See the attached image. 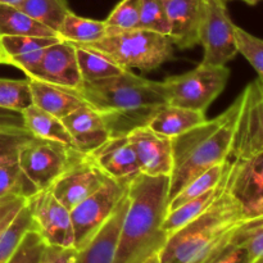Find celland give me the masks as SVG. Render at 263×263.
I'll return each mask as SVG.
<instances>
[{
	"label": "cell",
	"mask_w": 263,
	"mask_h": 263,
	"mask_svg": "<svg viewBox=\"0 0 263 263\" xmlns=\"http://www.w3.org/2000/svg\"><path fill=\"white\" fill-rule=\"evenodd\" d=\"M73 45L97 51L126 71L156 69L174 53V44L168 36L141 28L109 33L95 43Z\"/></svg>",
	"instance_id": "5"
},
{
	"label": "cell",
	"mask_w": 263,
	"mask_h": 263,
	"mask_svg": "<svg viewBox=\"0 0 263 263\" xmlns=\"http://www.w3.org/2000/svg\"><path fill=\"white\" fill-rule=\"evenodd\" d=\"M59 39L58 36H2V62L17 67L25 73L40 61L44 50Z\"/></svg>",
	"instance_id": "19"
},
{
	"label": "cell",
	"mask_w": 263,
	"mask_h": 263,
	"mask_svg": "<svg viewBox=\"0 0 263 263\" xmlns=\"http://www.w3.org/2000/svg\"><path fill=\"white\" fill-rule=\"evenodd\" d=\"M2 36H58V33L36 22L14 5L0 3V37Z\"/></svg>",
	"instance_id": "24"
},
{
	"label": "cell",
	"mask_w": 263,
	"mask_h": 263,
	"mask_svg": "<svg viewBox=\"0 0 263 263\" xmlns=\"http://www.w3.org/2000/svg\"><path fill=\"white\" fill-rule=\"evenodd\" d=\"M140 172L148 176H170L172 171V139L154 133L148 126L128 134Z\"/></svg>",
	"instance_id": "14"
},
{
	"label": "cell",
	"mask_w": 263,
	"mask_h": 263,
	"mask_svg": "<svg viewBox=\"0 0 263 263\" xmlns=\"http://www.w3.org/2000/svg\"><path fill=\"white\" fill-rule=\"evenodd\" d=\"M168 187L170 176L140 174L130 182L128 207L113 263H144L161 253L168 239L163 230Z\"/></svg>",
	"instance_id": "2"
},
{
	"label": "cell",
	"mask_w": 263,
	"mask_h": 263,
	"mask_svg": "<svg viewBox=\"0 0 263 263\" xmlns=\"http://www.w3.org/2000/svg\"><path fill=\"white\" fill-rule=\"evenodd\" d=\"M26 203L27 199L17 195H7L0 199V238Z\"/></svg>",
	"instance_id": "39"
},
{
	"label": "cell",
	"mask_w": 263,
	"mask_h": 263,
	"mask_svg": "<svg viewBox=\"0 0 263 263\" xmlns=\"http://www.w3.org/2000/svg\"><path fill=\"white\" fill-rule=\"evenodd\" d=\"M45 247L46 243L40 234L35 229H31L23 236L8 263H40Z\"/></svg>",
	"instance_id": "36"
},
{
	"label": "cell",
	"mask_w": 263,
	"mask_h": 263,
	"mask_svg": "<svg viewBox=\"0 0 263 263\" xmlns=\"http://www.w3.org/2000/svg\"><path fill=\"white\" fill-rule=\"evenodd\" d=\"M220 190L221 181L216 189L210 190V192L204 193V194H202L200 197L194 198V199L179 205V207L175 208V210L168 211L163 222V230L166 231L167 235L170 236L171 234H174L175 231L181 229L182 226L187 225V223L192 222L194 218H197L198 216L202 215V213L212 204V202L216 199V197L218 195Z\"/></svg>",
	"instance_id": "27"
},
{
	"label": "cell",
	"mask_w": 263,
	"mask_h": 263,
	"mask_svg": "<svg viewBox=\"0 0 263 263\" xmlns=\"http://www.w3.org/2000/svg\"><path fill=\"white\" fill-rule=\"evenodd\" d=\"M238 50L258 73V80L263 84V39L254 36L244 28L235 26Z\"/></svg>",
	"instance_id": "35"
},
{
	"label": "cell",
	"mask_w": 263,
	"mask_h": 263,
	"mask_svg": "<svg viewBox=\"0 0 263 263\" xmlns=\"http://www.w3.org/2000/svg\"><path fill=\"white\" fill-rule=\"evenodd\" d=\"M31 229H33V221L30 208L26 203L25 207L18 212L0 238V263H8L20 246L23 236Z\"/></svg>",
	"instance_id": "31"
},
{
	"label": "cell",
	"mask_w": 263,
	"mask_h": 263,
	"mask_svg": "<svg viewBox=\"0 0 263 263\" xmlns=\"http://www.w3.org/2000/svg\"><path fill=\"white\" fill-rule=\"evenodd\" d=\"M37 192L39 189L26 176L18 161L0 164V199L7 195L30 199Z\"/></svg>",
	"instance_id": "29"
},
{
	"label": "cell",
	"mask_w": 263,
	"mask_h": 263,
	"mask_svg": "<svg viewBox=\"0 0 263 263\" xmlns=\"http://www.w3.org/2000/svg\"><path fill=\"white\" fill-rule=\"evenodd\" d=\"M235 240L243 244L248 252L249 259L259 258L263 256V218L251 220L236 233Z\"/></svg>",
	"instance_id": "37"
},
{
	"label": "cell",
	"mask_w": 263,
	"mask_h": 263,
	"mask_svg": "<svg viewBox=\"0 0 263 263\" xmlns=\"http://www.w3.org/2000/svg\"><path fill=\"white\" fill-rule=\"evenodd\" d=\"M144 263H161V262H159V257L158 256H154V257H152V258H149L148 261H145Z\"/></svg>",
	"instance_id": "45"
},
{
	"label": "cell",
	"mask_w": 263,
	"mask_h": 263,
	"mask_svg": "<svg viewBox=\"0 0 263 263\" xmlns=\"http://www.w3.org/2000/svg\"><path fill=\"white\" fill-rule=\"evenodd\" d=\"M241 94L243 104L235 135L251 145L263 146V84L256 80Z\"/></svg>",
	"instance_id": "20"
},
{
	"label": "cell",
	"mask_w": 263,
	"mask_h": 263,
	"mask_svg": "<svg viewBox=\"0 0 263 263\" xmlns=\"http://www.w3.org/2000/svg\"><path fill=\"white\" fill-rule=\"evenodd\" d=\"M31 104L30 80L0 79V108L22 112Z\"/></svg>",
	"instance_id": "33"
},
{
	"label": "cell",
	"mask_w": 263,
	"mask_h": 263,
	"mask_svg": "<svg viewBox=\"0 0 263 263\" xmlns=\"http://www.w3.org/2000/svg\"><path fill=\"white\" fill-rule=\"evenodd\" d=\"M63 122L71 135L74 149L84 154L94 152L110 138L103 117L90 105L74 110L63 118Z\"/></svg>",
	"instance_id": "18"
},
{
	"label": "cell",
	"mask_w": 263,
	"mask_h": 263,
	"mask_svg": "<svg viewBox=\"0 0 263 263\" xmlns=\"http://www.w3.org/2000/svg\"><path fill=\"white\" fill-rule=\"evenodd\" d=\"M22 116L26 130L32 136L44 139V140L57 141V143L74 148L73 141L63 120L40 109L33 104L23 109Z\"/></svg>",
	"instance_id": "23"
},
{
	"label": "cell",
	"mask_w": 263,
	"mask_h": 263,
	"mask_svg": "<svg viewBox=\"0 0 263 263\" xmlns=\"http://www.w3.org/2000/svg\"><path fill=\"white\" fill-rule=\"evenodd\" d=\"M243 104V94L221 115L172 139L168 202L194 177L223 163L230 153Z\"/></svg>",
	"instance_id": "4"
},
{
	"label": "cell",
	"mask_w": 263,
	"mask_h": 263,
	"mask_svg": "<svg viewBox=\"0 0 263 263\" xmlns=\"http://www.w3.org/2000/svg\"><path fill=\"white\" fill-rule=\"evenodd\" d=\"M77 249L72 248H62V247L48 246L41 256L40 263H74Z\"/></svg>",
	"instance_id": "41"
},
{
	"label": "cell",
	"mask_w": 263,
	"mask_h": 263,
	"mask_svg": "<svg viewBox=\"0 0 263 263\" xmlns=\"http://www.w3.org/2000/svg\"><path fill=\"white\" fill-rule=\"evenodd\" d=\"M15 130H26L22 112L0 108V133Z\"/></svg>",
	"instance_id": "42"
},
{
	"label": "cell",
	"mask_w": 263,
	"mask_h": 263,
	"mask_svg": "<svg viewBox=\"0 0 263 263\" xmlns=\"http://www.w3.org/2000/svg\"><path fill=\"white\" fill-rule=\"evenodd\" d=\"M128 185L109 179L99 190L71 210L74 249H81L102 229L127 193Z\"/></svg>",
	"instance_id": "10"
},
{
	"label": "cell",
	"mask_w": 263,
	"mask_h": 263,
	"mask_svg": "<svg viewBox=\"0 0 263 263\" xmlns=\"http://www.w3.org/2000/svg\"><path fill=\"white\" fill-rule=\"evenodd\" d=\"M141 2L143 0H121L104 21L107 35L139 28Z\"/></svg>",
	"instance_id": "32"
},
{
	"label": "cell",
	"mask_w": 263,
	"mask_h": 263,
	"mask_svg": "<svg viewBox=\"0 0 263 263\" xmlns=\"http://www.w3.org/2000/svg\"><path fill=\"white\" fill-rule=\"evenodd\" d=\"M222 2L228 3V2H231V0H222ZM240 2L246 3V4H248V5H256V4H258V3L263 2V0H240Z\"/></svg>",
	"instance_id": "43"
},
{
	"label": "cell",
	"mask_w": 263,
	"mask_h": 263,
	"mask_svg": "<svg viewBox=\"0 0 263 263\" xmlns=\"http://www.w3.org/2000/svg\"><path fill=\"white\" fill-rule=\"evenodd\" d=\"M139 28L168 36L170 22L164 0H143Z\"/></svg>",
	"instance_id": "34"
},
{
	"label": "cell",
	"mask_w": 263,
	"mask_h": 263,
	"mask_svg": "<svg viewBox=\"0 0 263 263\" xmlns=\"http://www.w3.org/2000/svg\"><path fill=\"white\" fill-rule=\"evenodd\" d=\"M109 177L87 154L80 153L49 189L69 211L99 190Z\"/></svg>",
	"instance_id": "12"
},
{
	"label": "cell",
	"mask_w": 263,
	"mask_h": 263,
	"mask_svg": "<svg viewBox=\"0 0 263 263\" xmlns=\"http://www.w3.org/2000/svg\"><path fill=\"white\" fill-rule=\"evenodd\" d=\"M33 229L48 246L72 248L74 241L71 211L53 195L50 189L39 190L27 199ZM74 248V247H73Z\"/></svg>",
	"instance_id": "11"
},
{
	"label": "cell",
	"mask_w": 263,
	"mask_h": 263,
	"mask_svg": "<svg viewBox=\"0 0 263 263\" xmlns=\"http://www.w3.org/2000/svg\"><path fill=\"white\" fill-rule=\"evenodd\" d=\"M15 7L57 33L66 15L71 12L67 0H23Z\"/></svg>",
	"instance_id": "26"
},
{
	"label": "cell",
	"mask_w": 263,
	"mask_h": 263,
	"mask_svg": "<svg viewBox=\"0 0 263 263\" xmlns=\"http://www.w3.org/2000/svg\"><path fill=\"white\" fill-rule=\"evenodd\" d=\"M76 48L77 64H79L80 73H81L84 82H92L98 80L109 79V77L118 76L126 69L121 68L120 66L108 59L102 54L92 51L90 49Z\"/></svg>",
	"instance_id": "28"
},
{
	"label": "cell",
	"mask_w": 263,
	"mask_h": 263,
	"mask_svg": "<svg viewBox=\"0 0 263 263\" xmlns=\"http://www.w3.org/2000/svg\"><path fill=\"white\" fill-rule=\"evenodd\" d=\"M223 179L244 216L248 220L263 218V146L251 145L234 136L223 162Z\"/></svg>",
	"instance_id": "6"
},
{
	"label": "cell",
	"mask_w": 263,
	"mask_h": 263,
	"mask_svg": "<svg viewBox=\"0 0 263 263\" xmlns=\"http://www.w3.org/2000/svg\"><path fill=\"white\" fill-rule=\"evenodd\" d=\"M207 263H251V259L243 244L238 243L234 238L222 252H220Z\"/></svg>",
	"instance_id": "40"
},
{
	"label": "cell",
	"mask_w": 263,
	"mask_h": 263,
	"mask_svg": "<svg viewBox=\"0 0 263 263\" xmlns=\"http://www.w3.org/2000/svg\"><path fill=\"white\" fill-rule=\"evenodd\" d=\"M241 205L229 193L225 179L212 204L200 216L168 236L158 254L161 263H207L222 252L246 225Z\"/></svg>",
	"instance_id": "3"
},
{
	"label": "cell",
	"mask_w": 263,
	"mask_h": 263,
	"mask_svg": "<svg viewBox=\"0 0 263 263\" xmlns=\"http://www.w3.org/2000/svg\"><path fill=\"white\" fill-rule=\"evenodd\" d=\"M207 120L204 112L187 109L177 105L164 104L159 108L148 123L154 133L168 139H175Z\"/></svg>",
	"instance_id": "22"
},
{
	"label": "cell",
	"mask_w": 263,
	"mask_h": 263,
	"mask_svg": "<svg viewBox=\"0 0 263 263\" xmlns=\"http://www.w3.org/2000/svg\"><path fill=\"white\" fill-rule=\"evenodd\" d=\"M27 79L48 82L66 89L80 90L84 85L76 48L73 44L59 39L44 50L40 61L25 72Z\"/></svg>",
	"instance_id": "13"
},
{
	"label": "cell",
	"mask_w": 263,
	"mask_h": 263,
	"mask_svg": "<svg viewBox=\"0 0 263 263\" xmlns=\"http://www.w3.org/2000/svg\"><path fill=\"white\" fill-rule=\"evenodd\" d=\"M81 153L77 149L33 136L22 146L18 164L39 190L49 189Z\"/></svg>",
	"instance_id": "8"
},
{
	"label": "cell",
	"mask_w": 263,
	"mask_h": 263,
	"mask_svg": "<svg viewBox=\"0 0 263 263\" xmlns=\"http://www.w3.org/2000/svg\"><path fill=\"white\" fill-rule=\"evenodd\" d=\"M30 80L32 104L63 120L79 108L89 105L77 90L66 89L48 82Z\"/></svg>",
	"instance_id": "21"
},
{
	"label": "cell",
	"mask_w": 263,
	"mask_h": 263,
	"mask_svg": "<svg viewBox=\"0 0 263 263\" xmlns=\"http://www.w3.org/2000/svg\"><path fill=\"white\" fill-rule=\"evenodd\" d=\"M170 22L168 37L180 49L199 44L204 0H164Z\"/></svg>",
	"instance_id": "16"
},
{
	"label": "cell",
	"mask_w": 263,
	"mask_h": 263,
	"mask_svg": "<svg viewBox=\"0 0 263 263\" xmlns=\"http://www.w3.org/2000/svg\"><path fill=\"white\" fill-rule=\"evenodd\" d=\"M235 23L229 15L222 0H204L199 44L203 46L205 66H226L239 54L235 36Z\"/></svg>",
	"instance_id": "9"
},
{
	"label": "cell",
	"mask_w": 263,
	"mask_h": 263,
	"mask_svg": "<svg viewBox=\"0 0 263 263\" xmlns=\"http://www.w3.org/2000/svg\"><path fill=\"white\" fill-rule=\"evenodd\" d=\"M223 175V163L217 164L212 168L207 170L205 172L200 174L199 176L194 177L190 182H187L174 198L168 202V211L175 210L179 205L194 199V198L200 197L204 193L210 190L216 189L220 184Z\"/></svg>",
	"instance_id": "30"
},
{
	"label": "cell",
	"mask_w": 263,
	"mask_h": 263,
	"mask_svg": "<svg viewBox=\"0 0 263 263\" xmlns=\"http://www.w3.org/2000/svg\"><path fill=\"white\" fill-rule=\"evenodd\" d=\"M32 138L33 136L27 130L0 133V164L18 161L20 151Z\"/></svg>",
	"instance_id": "38"
},
{
	"label": "cell",
	"mask_w": 263,
	"mask_h": 263,
	"mask_svg": "<svg viewBox=\"0 0 263 263\" xmlns=\"http://www.w3.org/2000/svg\"><path fill=\"white\" fill-rule=\"evenodd\" d=\"M107 35L104 21H95L80 17L69 12L64 18L58 36L71 44H90L100 40Z\"/></svg>",
	"instance_id": "25"
},
{
	"label": "cell",
	"mask_w": 263,
	"mask_h": 263,
	"mask_svg": "<svg viewBox=\"0 0 263 263\" xmlns=\"http://www.w3.org/2000/svg\"><path fill=\"white\" fill-rule=\"evenodd\" d=\"M77 91L102 116L110 138L128 135L135 128L148 126L157 110L167 104L163 81H152L131 71L84 82Z\"/></svg>",
	"instance_id": "1"
},
{
	"label": "cell",
	"mask_w": 263,
	"mask_h": 263,
	"mask_svg": "<svg viewBox=\"0 0 263 263\" xmlns=\"http://www.w3.org/2000/svg\"><path fill=\"white\" fill-rule=\"evenodd\" d=\"M128 190V189H127ZM128 207V194L120 202L107 222L92 236L86 246L79 249L74 263H113L123 218Z\"/></svg>",
	"instance_id": "17"
},
{
	"label": "cell",
	"mask_w": 263,
	"mask_h": 263,
	"mask_svg": "<svg viewBox=\"0 0 263 263\" xmlns=\"http://www.w3.org/2000/svg\"><path fill=\"white\" fill-rule=\"evenodd\" d=\"M251 263H263V256H262V257H259V258L254 259V261H252Z\"/></svg>",
	"instance_id": "46"
},
{
	"label": "cell",
	"mask_w": 263,
	"mask_h": 263,
	"mask_svg": "<svg viewBox=\"0 0 263 263\" xmlns=\"http://www.w3.org/2000/svg\"><path fill=\"white\" fill-rule=\"evenodd\" d=\"M230 77L226 66H205L200 63L192 71L163 81L167 104L204 112L225 90Z\"/></svg>",
	"instance_id": "7"
},
{
	"label": "cell",
	"mask_w": 263,
	"mask_h": 263,
	"mask_svg": "<svg viewBox=\"0 0 263 263\" xmlns=\"http://www.w3.org/2000/svg\"><path fill=\"white\" fill-rule=\"evenodd\" d=\"M21 2H23V0H0V3H2V4H8V5H17V4H20Z\"/></svg>",
	"instance_id": "44"
},
{
	"label": "cell",
	"mask_w": 263,
	"mask_h": 263,
	"mask_svg": "<svg viewBox=\"0 0 263 263\" xmlns=\"http://www.w3.org/2000/svg\"><path fill=\"white\" fill-rule=\"evenodd\" d=\"M0 63H3V62H2V57H0Z\"/></svg>",
	"instance_id": "47"
},
{
	"label": "cell",
	"mask_w": 263,
	"mask_h": 263,
	"mask_svg": "<svg viewBox=\"0 0 263 263\" xmlns=\"http://www.w3.org/2000/svg\"><path fill=\"white\" fill-rule=\"evenodd\" d=\"M87 156L109 179L123 185H130L141 174L135 151L127 135L109 138Z\"/></svg>",
	"instance_id": "15"
}]
</instances>
